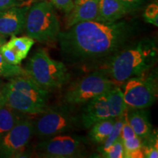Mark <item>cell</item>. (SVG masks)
<instances>
[{
	"mask_svg": "<svg viewBox=\"0 0 158 158\" xmlns=\"http://www.w3.org/2000/svg\"><path fill=\"white\" fill-rule=\"evenodd\" d=\"M19 76H26V72L19 65L11 64L6 62L0 52V77L10 78Z\"/></svg>",
	"mask_w": 158,
	"mask_h": 158,
	"instance_id": "7402d4cb",
	"label": "cell"
},
{
	"mask_svg": "<svg viewBox=\"0 0 158 158\" xmlns=\"http://www.w3.org/2000/svg\"><path fill=\"white\" fill-rule=\"evenodd\" d=\"M34 134V122L27 118L20 121L10 131L0 137V157H21Z\"/></svg>",
	"mask_w": 158,
	"mask_h": 158,
	"instance_id": "9c48e42d",
	"label": "cell"
},
{
	"mask_svg": "<svg viewBox=\"0 0 158 158\" xmlns=\"http://www.w3.org/2000/svg\"><path fill=\"white\" fill-rule=\"evenodd\" d=\"M27 35L43 43L57 40L60 23L54 6L48 1L35 3L29 8L24 27Z\"/></svg>",
	"mask_w": 158,
	"mask_h": 158,
	"instance_id": "277c9868",
	"label": "cell"
},
{
	"mask_svg": "<svg viewBox=\"0 0 158 158\" xmlns=\"http://www.w3.org/2000/svg\"><path fill=\"white\" fill-rule=\"evenodd\" d=\"M126 112H127V110H126L122 115H120L115 117V123H114L113 130H112L111 133H110V135L108 136L107 138L105 140L103 143H101L100 147L98 148V152L102 156L106 151H107L108 148H109L110 146H111L118 138H119L120 136H121L122 126H123L124 118H125Z\"/></svg>",
	"mask_w": 158,
	"mask_h": 158,
	"instance_id": "ffe728a7",
	"label": "cell"
},
{
	"mask_svg": "<svg viewBox=\"0 0 158 158\" xmlns=\"http://www.w3.org/2000/svg\"><path fill=\"white\" fill-rule=\"evenodd\" d=\"M128 123L141 140L147 138L152 132V125L149 121V114L144 109L130 108L127 110Z\"/></svg>",
	"mask_w": 158,
	"mask_h": 158,
	"instance_id": "2e32d148",
	"label": "cell"
},
{
	"mask_svg": "<svg viewBox=\"0 0 158 158\" xmlns=\"http://www.w3.org/2000/svg\"><path fill=\"white\" fill-rule=\"evenodd\" d=\"M28 10L27 7H20L16 5L0 11V35L6 37L22 32Z\"/></svg>",
	"mask_w": 158,
	"mask_h": 158,
	"instance_id": "30bf717a",
	"label": "cell"
},
{
	"mask_svg": "<svg viewBox=\"0 0 158 158\" xmlns=\"http://www.w3.org/2000/svg\"><path fill=\"white\" fill-rule=\"evenodd\" d=\"M147 73L124 82L122 92L127 108L145 109L155 102L157 97V73Z\"/></svg>",
	"mask_w": 158,
	"mask_h": 158,
	"instance_id": "52a82bcc",
	"label": "cell"
},
{
	"mask_svg": "<svg viewBox=\"0 0 158 158\" xmlns=\"http://www.w3.org/2000/svg\"><path fill=\"white\" fill-rule=\"evenodd\" d=\"M157 59V48L152 39L144 38L127 45L112 57L107 74L113 81L122 84L128 79L149 72Z\"/></svg>",
	"mask_w": 158,
	"mask_h": 158,
	"instance_id": "7a4b0ae2",
	"label": "cell"
},
{
	"mask_svg": "<svg viewBox=\"0 0 158 158\" xmlns=\"http://www.w3.org/2000/svg\"><path fill=\"white\" fill-rule=\"evenodd\" d=\"M81 126V115L75 111L73 106L64 105L52 108H46L40 114L34 122V133L44 138L66 134Z\"/></svg>",
	"mask_w": 158,
	"mask_h": 158,
	"instance_id": "5b68a950",
	"label": "cell"
},
{
	"mask_svg": "<svg viewBox=\"0 0 158 158\" xmlns=\"http://www.w3.org/2000/svg\"><path fill=\"white\" fill-rule=\"evenodd\" d=\"M98 4L99 0H75L70 11L66 13V29L83 21H96Z\"/></svg>",
	"mask_w": 158,
	"mask_h": 158,
	"instance_id": "5bb4252c",
	"label": "cell"
},
{
	"mask_svg": "<svg viewBox=\"0 0 158 158\" xmlns=\"http://www.w3.org/2000/svg\"><path fill=\"white\" fill-rule=\"evenodd\" d=\"M106 98L111 117L115 118L122 115L127 110V105L124 100L123 92L116 85H114L106 92Z\"/></svg>",
	"mask_w": 158,
	"mask_h": 158,
	"instance_id": "e0dca14e",
	"label": "cell"
},
{
	"mask_svg": "<svg viewBox=\"0 0 158 158\" xmlns=\"http://www.w3.org/2000/svg\"><path fill=\"white\" fill-rule=\"evenodd\" d=\"M5 85V83L3 81V80L1 78V77H0V93H1L2 90V89Z\"/></svg>",
	"mask_w": 158,
	"mask_h": 158,
	"instance_id": "f546056e",
	"label": "cell"
},
{
	"mask_svg": "<svg viewBox=\"0 0 158 158\" xmlns=\"http://www.w3.org/2000/svg\"><path fill=\"white\" fill-rule=\"evenodd\" d=\"M130 13L133 11L118 0H99L98 15L96 21L114 22Z\"/></svg>",
	"mask_w": 158,
	"mask_h": 158,
	"instance_id": "9a60e30c",
	"label": "cell"
},
{
	"mask_svg": "<svg viewBox=\"0 0 158 158\" xmlns=\"http://www.w3.org/2000/svg\"><path fill=\"white\" fill-rule=\"evenodd\" d=\"M84 150L85 141L81 137L68 134L44 138L35 148L37 156L48 158L80 157Z\"/></svg>",
	"mask_w": 158,
	"mask_h": 158,
	"instance_id": "ba28073f",
	"label": "cell"
},
{
	"mask_svg": "<svg viewBox=\"0 0 158 158\" xmlns=\"http://www.w3.org/2000/svg\"><path fill=\"white\" fill-rule=\"evenodd\" d=\"M16 1H24V0H16Z\"/></svg>",
	"mask_w": 158,
	"mask_h": 158,
	"instance_id": "4dcf8cb0",
	"label": "cell"
},
{
	"mask_svg": "<svg viewBox=\"0 0 158 158\" xmlns=\"http://www.w3.org/2000/svg\"><path fill=\"white\" fill-rule=\"evenodd\" d=\"M124 150V157L142 158L144 157L142 140L135 135L130 139L122 141Z\"/></svg>",
	"mask_w": 158,
	"mask_h": 158,
	"instance_id": "44dd1931",
	"label": "cell"
},
{
	"mask_svg": "<svg viewBox=\"0 0 158 158\" xmlns=\"http://www.w3.org/2000/svg\"><path fill=\"white\" fill-rule=\"evenodd\" d=\"M6 86L11 89L19 91L29 96L37 103L47 107L48 91L40 87L31 79L26 76H19L9 78Z\"/></svg>",
	"mask_w": 158,
	"mask_h": 158,
	"instance_id": "4fadbf2b",
	"label": "cell"
},
{
	"mask_svg": "<svg viewBox=\"0 0 158 158\" xmlns=\"http://www.w3.org/2000/svg\"><path fill=\"white\" fill-rule=\"evenodd\" d=\"M114 85L115 83L106 73L97 71L70 86L65 92L64 101L72 106L86 103L97 96L107 92Z\"/></svg>",
	"mask_w": 158,
	"mask_h": 158,
	"instance_id": "8992f818",
	"label": "cell"
},
{
	"mask_svg": "<svg viewBox=\"0 0 158 158\" xmlns=\"http://www.w3.org/2000/svg\"><path fill=\"white\" fill-rule=\"evenodd\" d=\"M143 19L147 23L155 27L158 26V5L157 3H152L145 9L143 13Z\"/></svg>",
	"mask_w": 158,
	"mask_h": 158,
	"instance_id": "d4e9b609",
	"label": "cell"
},
{
	"mask_svg": "<svg viewBox=\"0 0 158 158\" xmlns=\"http://www.w3.org/2000/svg\"><path fill=\"white\" fill-rule=\"evenodd\" d=\"M118 1L121 2L124 5L129 7L132 11L134 12L141 7L145 0H118Z\"/></svg>",
	"mask_w": 158,
	"mask_h": 158,
	"instance_id": "4316f807",
	"label": "cell"
},
{
	"mask_svg": "<svg viewBox=\"0 0 158 158\" xmlns=\"http://www.w3.org/2000/svg\"><path fill=\"white\" fill-rule=\"evenodd\" d=\"M131 25L126 21H83L64 31L58 39L61 56L67 64L85 65L111 59L130 44L133 35Z\"/></svg>",
	"mask_w": 158,
	"mask_h": 158,
	"instance_id": "6da1fadb",
	"label": "cell"
},
{
	"mask_svg": "<svg viewBox=\"0 0 158 158\" xmlns=\"http://www.w3.org/2000/svg\"><path fill=\"white\" fill-rule=\"evenodd\" d=\"M52 4L53 6L60 10L65 13H68L70 11L73 5V0H48Z\"/></svg>",
	"mask_w": 158,
	"mask_h": 158,
	"instance_id": "484cf974",
	"label": "cell"
},
{
	"mask_svg": "<svg viewBox=\"0 0 158 158\" xmlns=\"http://www.w3.org/2000/svg\"><path fill=\"white\" fill-rule=\"evenodd\" d=\"M35 40L27 36H12L9 41H6L0 46V52L6 62L14 65H19L28 55Z\"/></svg>",
	"mask_w": 158,
	"mask_h": 158,
	"instance_id": "8fae6325",
	"label": "cell"
},
{
	"mask_svg": "<svg viewBox=\"0 0 158 158\" xmlns=\"http://www.w3.org/2000/svg\"><path fill=\"white\" fill-rule=\"evenodd\" d=\"M16 5V0H0V11Z\"/></svg>",
	"mask_w": 158,
	"mask_h": 158,
	"instance_id": "83f0119b",
	"label": "cell"
},
{
	"mask_svg": "<svg viewBox=\"0 0 158 158\" xmlns=\"http://www.w3.org/2000/svg\"><path fill=\"white\" fill-rule=\"evenodd\" d=\"M143 144V152L144 157L147 158H157L158 157V144H157V133H152L146 138Z\"/></svg>",
	"mask_w": 158,
	"mask_h": 158,
	"instance_id": "603a6c76",
	"label": "cell"
},
{
	"mask_svg": "<svg viewBox=\"0 0 158 158\" xmlns=\"http://www.w3.org/2000/svg\"><path fill=\"white\" fill-rule=\"evenodd\" d=\"M21 114H23L20 113L6 105L0 107V137L7 133L15 124L23 119Z\"/></svg>",
	"mask_w": 158,
	"mask_h": 158,
	"instance_id": "d6986e66",
	"label": "cell"
},
{
	"mask_svg": "<svg viewBox=\"0 0 158 158\" xmlns=\"http://www.w3.org/2000/svg\"><path fill=\"white\" fill-rule=\"evenodd\" d=\"M102 157L106 158H124V150L123 142L121 137L118 138L110 147L108 148L107 151L102 155Z\"/></svg>",
	"mask_w": 158,
	"mask_h": 158,
	"instance_id": "cb8c5ba5",
	"label": "cell"
},
{
	"mask_svg": "<svg viewBox=\"0 0 158 158\" xmlns=\"http://www.w3.org/2000/svg\"><path fill=\"white\" fill-rule=\"evenodd\" d=\"M115 118L109 117L100 120L91 127L89 138L94 143L101 144L114 129Z\"/></svg>",
	"mask_w": 158,
	"mask_h": 158,
	"instance_id": "ac0fdd59",
	"label": "cell"
},
{
	"mask_svg": "<svg viewBox=\"0 0 158 158\" xmlns=\"http://www.w3.org/2000/svg\"><path fill=\"white\" fill-rule=\"evenodd\" d=\"M5 42H6L5 37H4V36H2V35H0V46H1L2 44H4Z\"/></svg>",
	"mask_w": 158,
	"mask_h": 158,
	"instance_id": "f1b7e54d",
	"label": "cell"
},
{
	"mask_svg": "<svg viewBox=\"0 0 158 158\" xmlns=\"http://www.w3.org/2000/svg\"><path fill=\"white\" fill-rule=\"evenodd\" d=\"M86 103V107L81 114V126L86 129L90 128L94 124L100 120L111 117L106 92L97 96Z\"/></svg>",
	"mask_w": 158,
	"mask_h": 158,
	"instance_id": "7c38bea8",
	"label": "cell"
},
{
	"mask_svg": "<svg viewBox=\"0 0 158 158\" xmlns=\"http://www.w3.org/2000/svg\"><path fill=\"white\" fill-rule=\"evenodd\" d=\"M24 70L26 76L47 91L62 87L70 79L66 65L51 58L44 48L37 49L31 55Z\"/></svg>",
	"mask_w": 158,
	"mask_h": 158,
	"instance_id": "3957f363",
	"label": "cell"
}]
</instances>
